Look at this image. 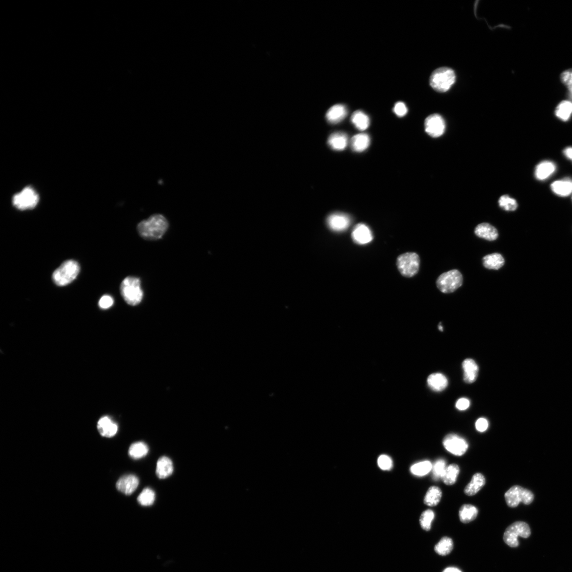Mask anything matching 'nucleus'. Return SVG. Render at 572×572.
<instances>
[{"instance_id":"obj_47","label":"nucleus","mask_w":572,"mask_h":572,"mask_svg":"<svg viewBox=\"0 0 572 572\" xmlns=\"http://www.w3.org/2000/svg\"><path fill=\"white\" fill-rule=\"evenodd\" d=\"M569 90V96L571 99H572V86L568 88Z\"/></svg>"},{"instance_id":"obj_35","label":"nucleus","mask_w":572,"mask_h":572,"mask_svg":"<svg viewBox=\"0 0 572 572\" xmlns=\"http://www.w3.org/2000/svg\"><path fill=\"white\" fill-rule=\"evenodd\" d=\"M155 499V493L150 488H146L139 495L137 501L141 506L148 507L154 504Z\"/></svg>"},{"instance_id":"obj_19","label":"nucleus","mask_w":572,"mask_h":572,"mask_svg":"<svg viewBox=\"0 0 572 572\" xmlns=\"http://www.w3.org/2000/svg\"><path fill=\"white\" fill-rule=\"evenodd\" d=\"M173 462L169 458L164 456L157 462L156 474L160 479H165L171 476L173 472Z\"/></svg>"},{"instance_id":"obj_48","label":"nucleus","mask_w":572,"mask_h":572,"mask_svg":"<svg viewBox=\"0 0 572 572\" xmlns=\"http://www.w3.org/2000/svg\"><path fill=\"white\" fill-rule=\"evenodd\" d=\"M439 330H440V331H443V327H442V326H440H440H439Z\"/></svg>"},{"instance_id":"obj_45","label":"nucleus","mask_w":572,"mask_h":572,"mask_svg":"<svg viewBox=\"0 0 572 572\" xmlns=\"http://www.w3.org/2000/svg\"><path fill=\"white\" fill-rule=\"evenodd\" d=\"M564 155L566 156V157L567 158H568L569 160L572 161V147H569V148L564 150Z\"/></svg>"},{"instance_id":"obj_32","label":"nucleus","mask_w":572,"mask_h":572,"mask_svg":"<svg viewBox=\"0 0 572 572\" xmlns=\"http://www.w3.org/2000/svg\"><path fill=\"white\" fill-rule=\"evenodd\" d=\"M453 548L454 542L452 539L444 537L435 546V551L439 555L446 556L452 552Z\"/></svg>"},{"instance_id":"obj_37","label":"nucleus","mask_w":572,"mask_h":572,"mask_svg":"<svg viewBox=\"0 0 572 572\" xmlns=\"http://www.w3.org/2000/svg\"><path fill=\"white\" fill-rule=\"evenodd\" d=\"M435 518V514L431 510H427L424 512L420 518V523L421 528L426 531H429L431 528V523Z\"/></svg>"},{"instance_id":"obj_39","label":"nucleus","mask_w":572,"mask_h":572,"mask_svg":"<svg viewBox=\"0 0 572 572\" xmlns=\"http://www.w3.org/2000/svg\"><path fill=\"white\" fill-rule=\"evenodd\" d=\"M378 465L383 470H389L392 467V461L389 456L381 455L378 459Z\"/></svg>"},{"instance_id":"obj_43","label":"nucleus","mask_w":572,"mask_h":572,"mask_svg":"<svg viewBox=\"0 0 572 572\" xmlns=\"http://www.w3.org/2000/svg\"><path fill=\"white\" fill-rule=\"evenodd\" d=\"M475 427L478 431L483 432L488 429L489 427L488 421L483 418V417H481V418L478 419L476 422Z\"/></svg>"},{"instance_id":"obj_25","label":"nucleus","mask_w":572,"mask_h":572,"mask_svg":"<svg viewBox=\"0 0 572 572\" xmlns=\"http://www.w3.org/2000/svg\"><path fill=\"white\" fill-rule=\"evenodd\" d=\"M370 143V138L367 134H359L354 135L351 140L350 144L353 151L362 152L368 148Z\"/></svg>"},{"instance_id":"obj_30","label":"nucleus","mask_w":572,"mask_h":572,"mask_svg":"<svg viewBox=\"0 0 572 572\" xmlns=\"http://www.w3.org/2000/svg\"><path fill=\"white\" fill-rule=\"evenodd\" d=\"M149 451L148 445L143 442H137L131 445L128 454L131 458L138 459L144 458L148 455Z\"/></svg>"},{"instance_id":"obj_15","label":"nucleus","mask_w":572,"mask_h":572,"mask_svg":"<svg viewBox=\"0 0 572 572\" xmlns=\"http://www.w3.org/2000/svg\"><path fill=\"white\" fill-rule=\"evenodd\" d=\"M98 430L102 436L111 438L116 435L118 427L109 416H104L98 422Z\"/></svg>"},{"instance_id":"obj_20","label":"nucleus","mask_w":572,"mask_h":572,"mask_svg":"<svg viewBox=\"0 0 572 572\" xmlns=\"http://www.w3.org/2000/svg\"><path fill=\"white\" fill-rule=\"evenodd\" d=\"M328 143L332 149L343 151L348 144V137L343 132L334 133L329 136Z\"/></svg>"},{"instance_id":"obj_1","label":"nucleus","mask_w":572,"mask_h":572,"mask_svg":"<svg viewBox=\"0 0 572 572\" xmlns=\"http://www.w3.org/2000/svg\"><path fill=\"white\" fill-rule=\"evenodd\" d=\"M169 228V223L164 215H153L138 224L137 230L139 235L146 240H158L166 233Z\"/></svg>"},{"instance_id":"obj_17","label":"nucleus","mask_w":572,"mask_h":572,"mask_svg":"<svg viewBox=\"0 0 572 572\" xmlns=\"http://www.w3.org/2000/svg\"><path fill=\"white\" fill-rule=\"evenodd\" d=\"M475 233L479 237L484 238L486 240L493 241L498 238L499 234L496 228L488 223L479 224L475 229Z\"/></svg>"},{"instance_id":"obj_23","label":"nucleus","mask_w":572,"mask_h":572,"mask_svg":"<svg viewBox=\"0 0 572 572\" xmlns=\"http://www.w3.org/2000/svg\"><path fill=\"white\" fill-rule=\"evenodd\" d=\"M556 170V166L551 161L541 162L535 169V174L539 180H544L553 174Z\"/></svg>"},{"instance_id":"obj_29","label":"nucleus","mask_w":572,"mask_h":572,"mask_svg":"<svg viewBox=\"0 0 572 572\" xmlns=\"http://www.w3.org/2000/svg\"><path fill=\"white\" fill-rule=\"evenodd\" d=\"M351 120L354 126L361 131L366 130L370 125L369 117L360 111L355 112L352 115Z\"/></svg>"},{"instance_id":"obj_34","label":"nucleus","mask_w":572,"mask_h":572,"mask_svg":"<svg viewBox=\"0 0 572 572\" xmlns=\"http://www.w3.org/2000/svg\"><path fill=\"white\" fill-rule=\"evenodd\" d=\"M432 469V463L426 460L415 463L411 467V471L415 475L422 476L428 474Z\"/></svg>"},{"instance_id":"obj_11","label":"nucleus","mask_w":572,"mask_h":572,"mask_svg":"<svg viewBox=\"0 0 572 572\" xmlns=\"http://www.w3.org/2000/svg\"><path fill=\"white\" fill-rule=\"evenodd\" d=\"M425 130L432 137H439L445 133L446 123L444 118L438 114L429 115L424 123Z\"/></svg>"},{"instance_id":"obj_21","label":"nucleus","mask_w":572,"mask_h":572,"mask_svg":"<svg viewBox=\"0 0 572 572\" xmlns=\"http://www.w3.org/2000/svg\"><path fill=\"white\" fill-rule=\"evenodd\" d=\"M485 483V478L483 474H475L470 482L466 486L464 492L468 496H473L483 488Z\"/></svg>"},{"instance_id":"obj_26","label":"nucleus","mask_w":572,"mask_h":572,"mask_svg":"<svg viewBox=\"0 0 572 572\" xmlns=\"http://www.w3.org/2000/svg\"><path fill=\"white\" fill-rule=\"evenodd\" d=\"M485 268L490 270H499L505 265V259L501 254L493 253L483 259Z\"/></svg>"},{"instance_id":"obj_42","label":"nucleus","mask_w":572,"mask_h":572,"mask_svg":"<svg viewBox=\"0 0 572 572\" xmlns=\"http://www.w3.org/2000/svg\"><path fill=\"white\" fill-rule=\"evenodd\" d=\"M561 79L562 82L568 88L572 86V69H568L561 74Z\"/></svg>"},{"instance_id":"obj_46","label":"nucleus","mask_w":572,"mask_h":572,"mask_svg":"<svg viewBox=\"0 0 572 572\" xmlns=\"http://www.w3.org/2000/svg\"><path fill=\"white\" fill-rule=\"evenodd\" d=\"M443 572H462V571L457 568L449 567L445 569Z\"/></svg>"},{"instance_id":"obj_31","label":"nucleus","mask_w":572,"mask_h":572,"mask_svg":"<svg viewBox=\"0 0 572 572\" xmlns=\"http://www.w3.org/2000/svg\"><path fill=\"white\" fill-rule=\"evenodd\" d=\"M459 471V466L455 463H453V464L447 466L441 478L442 481L447 485L454 484L457 480Z\"/></svg>"},{"instance_id":"obj_4","label":"nucleus","mask_w":572,"mask_h":572,"mask_svg":"<svg viewBox=\"0 0 572 572\" xmlns=\"http://www.w3.org/2000/svg\"><path fill=\"white\" fill-rule=\"evenodd\" d=\"M456 81V75L452 69L448 67L439 68L433 72L430 76L431 87L439 92L449 90Z\"/></svg>"},{"instance_id":"obj_6","label":"nucleus","mask_w":572,"mask_h":572,"mask_svg":"<svg viewBox=\"0 0 572 572\" xmlns=\"http://www.w3.org/2000/svg\"><path fill=\"white\" fill-rule=\"evenodd\" d=\"M463 282L461 274L452 270L440 275L437 281L438 289L445 293H452L461 287Z\"/></svg>"},{"instance_id":"obj_28","label":"nucleus","mask_w":572,"mask_h":572,"mask_svg":"<svg viewBox=\"0 0 572 572\" xmlns=\"http://www.w3.org/2000/svg\"><path fill=\"white\" fill-rule=\"evenodd\" d=\"M442 497V492L439 487L431 486L425 496L424 503L429 507H435L439 504Z\"/></svg>"},{"instance_id":"obj_7","label":"nucleus","mask_w":572,"mask_h":572,"mask_svg":"<svg viewBox=\"0 0 572 572\" xmlns=\"http://www.w3.org/2000/svg\"><path fill=\"white\" fill-rule=\"evenodd\" d=\"M39 196L32 187H27L13 197V205L20 211L32 210L39 202Z\"/></svg>"},{"instance_id":"obj_8","label":"nucleus","mask_w":572,"mask_h":572,"mask_svg":"<svg viewBox=\"0 0 572 572\" xmlns=\"http://www.w3.org/2000/svg\"><path fill=\"white\" fill-rule=\"evenodd\" d=\"M420 258L414 252L406 253L400 255L397 260L399 272L403 276L412 277L419 272Z\"/></svg>"},{"instance_id":"obj_38","label":"nucleus","mask_w":572,"mask_h":572,"mask_svg":"<svg viewBox=\"0 0 572 572\" xmlns=\"http://www.w3.org/2000/svg\"><path fill=\"white\" fill-rule=\"evenodd\" d=\"M447 468L446 462L443 459H438L432 466V473L435 479L442 478Z\"/></svg>"},{"instance_id":"obj_3","label":"nucleus","mask_w":572,"mask_h":572,"mask_svg":"<svg viewBox=\"0 0 572 572\" xmlns=\"http://www.w3.org/2000/svg\"><path fill=\"white\" fill-rule=\"evenodd\" d=\"M80 266L74 260H69L63 263L52 276L54 283L58 286H65L74 281L80 272Z\"/></svg>"},{"instance_id":"obj_13","label":"nucleus","mask_w":572,"mask_h":572,"mask_svg":"<svg viewBox=\"0 0 572 572\" xmlns=\"http://www.w3.org/2000/svg\"><path fill=\"white\" fill-rule=\"evenodd\" d=\"M139 480L134 475H127L121 477L116 483L117 489L121 493L129 496L137 489Z\"/></svg>"},{"instance_id":"obj_14","label":"nucleus","mask_w":572,"mask_h":572,"mask_svg":"<svg viewBox=\"0 0 572 572\" xmlns=\"http://www.w3.org/2000/svg\"><path fill=\"white\" fill-rule=\"evenodd\" d=\"M354 242L359 244H366L373 240L372 231L365 224H359L355 227L352 233Z\"/></svg>"},{"instance_id":"obj_16","label":"nucleus","mask_w":572,"mask_h":572,"mask_svg":"<svg viewBox=\"0 0 572 572\" xmlns=\"http://www.w3.org/2000/svg\"><path fill=\"white\" fill-rule=\"evenodd\" d=\"M463 370V380L465 382L471 384L475 382L477 378L479 368L475 360L466 359L462 364Z\"/></svg>"},{"instance_id":"obj_40","label":"nucleus","mask_w":572,"mask_h":572,"mask_svg":"<svg viewBox=\"0 0 572 572\" xmlns=\"http://www.w3.org/2000/svg\"><path fill=\"white\" fill-rule=\"evenodd\" d=\"M114 303V299L110 295L103 296L99 301V305L102 309H108L111 307Z\"/></svg>"},{"instance_id":"obj_2","label":"nucleus","mask_w":572,"mask_h":572,"mask_svg":"<svg viewBox=\"0 0 572 572\" xmlns=\"http://www.w3.org/2000/svg\"><path fill=\"white\" fill-rule=\"evenodd\" d=\"M120 293L126 303L131 306H136L141 302L143 291L141 281L135 277H127L120 285Z\"/></svg>"},{"instance_id":"obj_41","label":"nucleus","mask_w":572,"mask_h":572,"mask_svg":"<svg viewBox=\"0 0 572 572\" xmlns=\"http://www.w3.org/2000/svg\"><path fill=\"white\" fill-rule=\"evenodd\" d=\"M394 112L400 117H402L407 113V108L404 103L398 102L394 108Z\"/></svg>"},{"instance_id":"obj_18","label":"nucleus","mask_w":572,"mask_h":572,"mask_svg":"<svg viewBox=\"0 0 572 572\" xmlns=\"http://www.w3.org/2000/svg\"><path fill=\"white\" fill-rule=\"evenodd\" d=\"M346 107L341 104L336 105L330 108L326 114L327 120L331 123H338L346 116Z\"/></svg>"},{"instance_id":"obj_12","label":"nucleus","mask_w":572,"mask_h":572,"mask_svg":"<svg viewBox=\"0 0 572 572\" xmlns=\"http://www.w3.org/2000/svg\"><path fill=\"white\" fill-rule=\"evenodd\" d=\"M327 222L328 227L332 230L342 231L349 227L351 220L346 214L337 213L330 215Z\"/></svg>"},{"instance_id":"obj_24","label":"nucleus","mask_w":572,"mask_h":572,"mask_svg":"<svg viewBox=\"0 0 572 572\" xmlns=\"http://www.w3.org/2000/svg\"><path fill=\"white\" fill-rule=\"evenodd\" d=\"M552 191L556 195L562 197H567L572 193V180L567 178L556 181L551 185Z\"/></svg>"},{"instance_id":"obj_5","label":"nucleus","mask_w":572,"mask_h":572,"mask_svg":"<svg viewBox=\"0 0 572 572\" xmlns=\"http://www.w3.org/2000/svg\"><path fill=\"white\" fill-rule=\"evenodd\" d=\"M531 531L529 525L524 522L517 521L509 525L505 532L504 540L510 547L519 546V537L527 538L530 536Z\"/></svg>"},{"instance_id":"obj_10","label":"nucleus","mask_w":572,"mask_h":572,"mask_svg":"<svg viewBox=\"0 0 572 572\" xmlns=\"http://www.w3.org/2000/svg\"><path fill=\"white\" fill-rule=\"evenodd\" d=\"M443 443L447 451L458 456L465 454L468 448V445L464 439L454 434L445 436Z\"/></svg>"},{"instance_id":"obj_33","label":"nucleus","mask_w":572,"mask_h":572,"mask_svg":"<svg viewBox=\"0 0 572 572\" xmlns=\"http://www.w3.org/2000/svg\"><path fill=\"white\" fill-rule=\"evenodd\" d=\"M555 114L561 120L568 121L572 114V103L569 101L561 102L556 108Z\"/></svg>"},{"instance_id":"obj_9","label":"nucleus","mask_w":572,"mask_h":572,"mask_svg":"<svg viewBox=\"0 0 572 572\" xmlns=\"http://www.w3.org/2000/svg\"><path fill=\"white\" fill-rule=\"evenodd\" d=\"M505 497L507 505L510 508L518 506L520 502L530 505L534 499V496L530 491L517 485L512 487L506 493Z\"/></svg>"},{"instance_id":"obj_44","label":"nucleus","mask_w":572,"mask_h":572,"mask_svg":"<svg viewBox=\"0 0 572 572\" xmlns=\"http://www.w3.org/2000/svg\"><path fill=\"white\" fill-rule=\"evenodd\" d=\"M470 400L466 398H460L456 403V407L460 411L466 410L470 406Z\"/></svg>"},{"instance_id":"obj_36","label":"nucleus","mask_w":572,"mask_h":572,"mask_svg":"<svg viewBox=\"0 0 572 572\" xmlns=\"http://www.w3.org/2000/svg\"><path fill=\"white\" fill-rule=\"evenodd\" d=\"M499 204L501 208L506 211H515L517 208L516 201L508 195L501 196L499 200Z\"/></svg>"},{"instance_id":"obj_27","label":"nucleus","mask_w":572,"mask_h":572,"mask_svg":"<svg viewBox=\"0 0 572 572\" xmlns=\"http://www.w3.org/2000/svg\"><path fill=\"white\" fill-rule=\"evenodd\" d=\"M477 509L471 505H463L459 509V519L461 522L468 523L474 520L478 515Z\"/></svg>"},{"instance_id":"obj_22","label":"nucleus","mask_w":572,"mask_h":572,"mask_svg":"<svg viewBox=\"0 0 572 572\" xmlns=\"http://www.w3.org/2000/svg\"><path fill=\"white\" fill-rule=\"evenodd\" d=\"M429 388L434 391L439 392L446 389L448 384L447 377L442 373L430 375L427 380Z\"/></svg>"}]
</instances>
